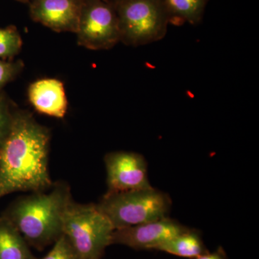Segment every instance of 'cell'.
Returning <instances> with one entry per match:
<instances>
[{"mask_svg": "<svg viewBox=\"0 0 259 259\" xmlns=\"http://www.w3.org/2000/svg\"><path fill=\"white\" fill-rule=\"evenodd\" d=\"M51 132L31 113L15 109L0 147V199L17 192H44L54 183L49 171Z\"/></svg>", "mask_w": 259, "mask_h": 259, "instance_id": "obj_1", "label": "cell"}, {"mask_svg": "<svg viewBox=\"0 0 259 259\" xmlns=\"http://www.w3.org/2000/svg\"><path fill=\"white\" fill-rule=\"evenodd\" d=\"M71 199L69 185L60 181L50 190L15 199L2 215L9 220L30 246L42 250L62 236L63 217Z\"/></svg>", "mask_w": 259, "mask_h": 259, "instance_id": "obj_2", "label": "cell"}, {"mask_svg": "<svg viewBox=\"0 0 259 259\" xmlns=\"http://www.w3.org/2000/svg\"><path fill=\"white\" fill-rule=\"evenodd\" d=\"M62 228L80 259H101L112 244L115 230L97 204L76 203L73 199L65 210Z\"/></svg>", "mask_w": 259, "mask_h": 259, "instance_id": "obj_3", "label": "cell"}, {"mask_svg": "<svg viewBox=\"0 0 259 259\" xmlns=\"http://www.w3.org/2000/svg\"><path fill=\"white\" fill-rule=\"evenodd\" d=\"M171 205L168 195L153 187L118 193L107 192L97 204L115 229L168 218Z\"/></svg>", "mask_w": 259, "mask_h": 259, "instance_id": "obj_4", "label": "cell"}, {"mask_svg": "<svg viewBox=\"0 0 259 259\" xmlns=\"http://www.w3.org/2000/svg\"><path fill=\"white\" fill-rule=\"evenodd\" d=\"M120 42L141 47L159 41L169 25L161 0H115Z\"/></svg>", "mask_w": 259, "mask_h": 259, "instance_id": "obj_5", "label": "cell"}, {"mask_svg": "<svg viewBox=\"0 0 259 259\" xmlns=\"http://www.w3.org/2000/svg\"><path fill=\"white\" fill-rule=\"evenodd\" d=\"M77 42L90 50H109L120 42L118 19L111 0H82Z\"/></svg>", "mask_w": 259, "mask_h": 259, "instance_id": "obj_6", "label": "cell"}, {"mask_svg": "<svg viewBox=\"0 0 259 259\" xmlns=\"http://www.w3.org/2000/svg\"><path fill=\"white\" fill-rule=\"evenodd\" d=\"M108 193L151 188L147 164L142 155L130 151H114L105 156Z\"/></svg>", "mask_w": 259, "mask_h": 259, "instance_id": "obj_7", "label": "cell"}, {"mask_svg": "<svg viewBox=\"0 0 259 259\" xmlns=\"http://www.w3.org/2000/svg\"><path fill=\"white\" fill-rule=\"evenodd\" d=\"M189 228L168 218L138 226L114 230L112 244H121L136 250L156 249L162 243Z\"/></svg>", "mask_w": 259, "mask_h": 259, "instance_id": "obj_8", "label": "cell"}, {"mask_svg": "<svg viewBox=\"0 0 259 259\" xmlns=\"http://www.w3.org/2000/svg\"><path fill=\"white\" fill-rule=\"evenodd\" d=\"M82 0H32L30 16L35 23L57 32L76 33Z\"/></svg>", "mask_w": 259, "mask_h": 259, "instance_id": "obj_9", "label": "cell"}, {"mask_svg": "<svg viewBox=\"0 0 259 259\" xmlns=\"http://www.w3.org/2000/svg\"><path fill=\"white\" fill-rule=\"evenodd\" d=\"M28 100L37 112L56 118H64L68 110L64 85L60 80L47 78L34 81L28 91Z\"/></svg>", "mask_w": 259, "mask_h": 259, "instance_id": "obj_10", "label": "cell"}, {"mask_svg": "<svg viewBox=\"0 0 259 259\" xmlns=\"http://www.w3.org/2000/svg\"><path fill=\"white\" fill-rule=\"evenodd\" d=\"M30 245L8 218L0 217V259H36Z\"/></svg>", "mask_w": 259, "mask_h": 259, "instance_id": "obj_11", "label": "cell"}, {"mask_svg": "<svg viewBox=\"0 0 259 259\" xmlns=\"http://www.w3.org/2000/svg\"><path fill=\"white\" fill-rule=\"evenodd\" d=\"M169 24L197 25L202 23L208 0H161Z\"/></svg>", "mask_w": 259, "mask_h": 259, "instance_id": "obj_12", "label": "cell"}, {"mask_svg": "<svg viewBox=\"0 0 259 259\" xmlns=\"http://www.w3.org/2000/svg\"><path fill=\"white\" fill-rule=\"evenodd\" d=\"M156 250L190 258H197L208 252L199 233L190 229L162 243Z\"/></svg>", "mask_w": 259, "mask_h": 259, "instance_id": "obj_13", "label": "cell"}, {"mask_svg": "<svg viewBox=\"0 0 259 259\" xmlns=\"http://www.w3.org/2000/svg\"><path fill=\"white\" fill-rule=\"evenodd\" d=\"M23 47V40L14 25L0 28V60L18 55Z\"/></svg>", "mask_w": 259, "mask_h": 259, "instance_id": "obj_14", "label": "cell"}, {"mask_svg": "<svg viewBox=\"0 0 259 259\" xmlns=\"http://www.w3.org/2000/svg\"><path fill=\"white\" fill-rule=\"evenodd\" d=\"M15 110L8 97L0 91V147L10 134L14 119Z\"/></svg>", "mask_w": 259, "mask_h": 259, "instance_id": "obj_15", "label": "cell"}, {"mask_svg": "<svg viewBox=\"0 0 259 259\" xmlns=\"http://www.w3.org/2000/svg\"><path fill=\"white\" fill-rule=\"evenodd\" d=\"M36 259H80L68 238L62 235L45 256Z\"/></svg>", "mask_w": 259, "mask_h": 259, "instance_id": "obj_16", "label": "cell"}, {"mask_svg": "<svg viewBox=\"0 0 259 259\" xmlns=\"http://www.w3.org/2000/svg\"><path fill=\"white\" fill-rule=\"evenodd\" d=\"M24 68L22 61L7 62L0 60V91L7 83L13 81Z\"/></svg>", "mask_w": 259, "mask_h": 259, "instance_id": "obj_17", "label": "cell"}, {"mask_svg": "<svg viewBox=\"0 0 259 259\" xmlns=\"http://www.w3.org/2000/svg\"><path fill=\"white\" fill-rule=\"evenodd\" d=\"M196 259H228L226 256V253L223 248H218L217 251L214 253H207L201 255L200 256L197 257Z\"/></svg>", "mask_w": 259, "mask_h": 259, "instance_id": "obj_18", "label": "cell"}, {"mask_svg": "<svg viewBox=\"0 0 259 259\" xmlns=\"http://www.w3.org/2000/svg\"><path fill=\"white\" fill-rule=\"evenodd\" d=\"M16 1L20 2V3H30L32 0H16Z\"/></svg>", "mask_w": 259, "mask_h": 259, "instance_id": "obj_19", "label": "cell"}, {"mask_svg": "<svg viewBox=\"0 0 259 259\" xmlns=\"http://www.w3.org/2000/svg\"><path fill=\"white\" fill-rule=\"evenodd\" d=\"M112 2L115 1V0H111Z\"/></svg>", "mask_w": 259, "mask_h": 259, "instance_id": "obj_20", "label": "cell"}]
</instances>
